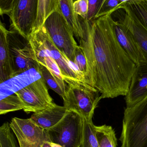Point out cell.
<instances>
[{"label":"cell","mask_w":147,"mask_h":147,"mask_svg":"<svg viewBox=\"0 0 147 147\" xmlns=\"http://www.w3.org/2000/svg\"><path fill=\"white\" fill-rule=\"evenodd\" d=\"M95 126L92 121L84 119L80 147H100L95 134Z\"/></svg>","instance_id":"cell-22"},{"label":"cell","mask_w":147,"mask_h":147,"mask_svg":"<svg viewBox=\"0 0 147 147\" xmlns=\"http://www.w3.org/2000/svg\"><path fill=\"white\" fill-rule=\"evenodd\" d=\"M9 125L20 147H42L45 142L50 141L47 130L37 125L31 118L14 117Z\"/></svg>","instance_id":"cell-8"},{"label":"cell","mask_w":147,"mask_h":147,"mask_svg":"<svg viewBox=\"0 0 147 147\" xmlns=\"http://www.w3.org/2000/svg\"><path fill=\"white\" fill-rule=\"evenodd\" d=\"M7 30L4 24H0V83L14 77L13 62L10 56Z\"/></svg>","instance_id":"cell-16"},{"label":"cell","mask_w":147,"mask_h":147,"mask_svg":"<svg viewBox=\"0 0 147 147\" xmlns=\"http://www.w3.org/2000/svg\"><path fill=\"white\" fill-rule=\"evenodd\" d=\"M40 71L47 86L60 96L64 98L65 95L66 84L64 80L53 74L45 66L40 63Z\"/></svg>","instance_id":"cell-18"},{"label":"cell","mask_w":147,"mask_h":147,"mask_svg":"<svg viewBox=\"0 0 147 147\" xmlns=\"http://www.w3.org/2000/svg\"><path fill=\"white\" fill-rule=\"evenodd\" d=\"M9 123H4L0 127V147H17Z\"/></svg>","instance_id":"cell-24"},{"label":"cell","mask_w":147,"mask_h":147,"mask_svg":"<svg viewBox=\"0 0 147 147\" xmlns=\"http://www.w3.org/2000/svg\"><path fill=\"white\" fill-rule=\"evenodd\" d=\"M64 106L54 103L48 108L33 114L32 121L45 130H48L56 126L68 112Z\"/></svg>","instance_id":"cell-15"},{"label":"cell","mask_w":147,"mask_h":147,"mask_svg":"<svg viewBox=\"0 0 147 147\" xmlns=\"http://www.w3.org/2000/svg\"><path fill=\"white\" fill-rule=\"evenodd\" d=\"M120 1H121V3L123 6V4H125V3H127L130 1L131 0H120Z\"/></svg>","instance_id":"cell-31"},{"label":"cell","mask_w":147,"mask_h":147,"mask_svg":"<svg viewBox=\"0 0 147 147\" xmlns=\"http://www.w3.org/2000/svg\"><path fill=\"white\" fill-rule=\"evenodd\" d=\"M72 1H73V2H75V1H77V0H72Z\"/></svg>","instance_id":"cell-32"},{"label":"cell","mask_w":147,"mask_h":147,"mask_svg":"<svg viewBox=\"0 0 147 147\" xmlns=\"http://www.w3.org/2000/svg\"><path fill=\"white\" fill-rule=\"evenodd\" d=\"M125 13L119 21L126 26L138 44L147 63V30L140 22L125 6L122 8Z\"/></svg>","instance_id":"cell-14"},{"label":"cell","mask_w":147,"mask_h":147,"mask_svg":"<svg viewBox=\"0 0 147 147\" xmlns=\"http://www.w3.org/2000/svg\"><path fill=\"white\" fill-rule=\"evenodd\" d=\"M66 82L64 106L68 111L78 114L87 121H92L95 109L102 99L98 90L81 80L65 78Z\"/></svg>","instance_id":"cell-2"},{"label":"cell","mask_w":147,"mask_h":147,"mask_svg":"<svg viewBox=\"0 0 147 147\" xmlns=\"http://www.w3.org/2000/svg\"><path fill=\"white\" fill-rule=\"evenodd\" d=\"M110 21L117 40L130 59L136 65L145 62V58L139 45L126 26L119 21H115L111 14Z\"/></svg>","instance_id":"cell-11"},{"label":"cell","mask_w":147,"mask_h":147,"mask_svg":"<svg viewBox=\"0 0 147 147\" xmlns=\"http://www.w3.org/2000/svg\"><path fill=\"white\" fill-rule=\"evenodd\" d=\"M89 10L85 20L91 21L97 19V16L101 8L103 0H88Z\"/></svg>","instance_id":"cell-27"},{"label":"cell","mask_w":147,"mask_h":147,"mask_svg":"<svg viewBox=\"0 0 147 147\" xmlns=\"http://www.w3.org/2000/svg\"><path fill=\"white\" fill-rule=\"evenodd\" d=\"M95 134L100 147H117L114 130L108 125L95 126Z\"/></svg>","instance_id":"cell-20"},{"label":"cell","mask_w":147,"mask_h":147,"mask_svg":"<svg viewBox=\"0 0 147 147\" xmlns=\"http://www.w3.org/2000/svg\"><path fill=\"white\" fill-rule=\"evenodd\" d=\"M147 95V63L136 65L132 76L129 90L125 97L127 107L130 108Z\"/></svg>","instance_id":"cell-12"},{"label":"cell","mask_w":147,"mask_h":147,"mask_svg":"<svg viewBox=\"0 0 147 147\" xmlns=\"http://www.w3.org/2000/svg\"><path fill=\"white\" fill-rule=\"evenodd\" d=\"M42 147H62L60 145L53 143L50 141H45L43 144Z\"/></svg>","instance_id":"cell-30"},{"label":"cell","mask_w":147,"mask_h":147,"mask_svg":"<svg viewBox=\"0 0 147 147\" xmlns=\"http://www.w3.org/2000/svg\"><path fill=\"white\" fill-rule=\"evenodd\" d=\"M123 6L128 8L147 30V0H131Z\"/></svg>","instance_id":"cell-21"},{"label":"cell","mask_w":147,"mask_h":147,"mask_svg":"<svg viewBox=\"0 0 147 147\" xmlns=\"http://www.w3.org/2000/svg\"><path fill=\"white\" fill-rule=\"evenodd\" d=\"M110 15L91 21L79 16L84 32L79 46L87 63L83 81L97 89L102 98L126 96L136 66L117 40Z\"/></svg>","instance_id":"cell-1"},{"label":"cell","mask_w":147,"mask_h":147,"mask_svg":"<svg viewBox=\"0 0 147 147\" xmlns=\"http://www.w3.org/2000/svg\"><path fill=\"white\" fill-rule=\"evenodd\" d=\"M74 11L77 14L85 20L89 10L88 0H77L73 2Z\"/></svg>","instance_id":"cell-28"},{"label":"cell","mask_w":147,"mask_h":147,"mask_svg":"<svg viewBox=\"0 0 147 147\" xmlns=\"http://www.w3.org/2000/svg\"><path fill=\"white\" fill-rule=\"evenodd\" d=\"M43 26L56 47L74 64L75 49L78 45L72 30L60 10L49 16Z\"/></svg>","instance_id":"cell-3"},{"label":"cell","mask_w":147,"mask_h":147,"mask_svg":"<svg viewBox=\"0 0 147 147\" xmlns=\"http://www.w3.org/2000/svg\"><path fill=\"white\" fill-rule=\"evenodd\" d=\"M122 4L120 0H103L101 8L97 16V19L112 13L121 9Z\"/></svg>","instance_id":"cell-25"},{"label":"cell","mask_w":147,"mask_h":147,"mask_svg":"<svg viewBox=\"0 0 147 147\" xmlns=\"http://www.w3.org/2000/svg\"><path fill=\"white\" fill-rule=\"evenodd\" d=\"M39 0H17L9 16L10 30L28 38L34 32L38 16Z\"/></svg>","instance_id":"cell-7"},{"label":"cell","mask_w":147,"mask_h":147,"mask_svg":"<svg viewBox=\"0 0 147 147\" xmlns=\"http://www.w3.org/2000/svg\"><path fill=\"white\" fill-rule=\"evenodd\" d=\"M41 77L39 68H33L0 83V100L15 94Z\"/></svg>","instance_id":"cell-13"},{"label":"cell","mask_w":147,"mask_h":147,"mask_svg":"<svg viewBox=\"0 0 147 147\" xmlns=\"http://www.w3.org/2000/svg\"><path fill=\"white\" fill-rule=\"evenodd\" d=\"M79 71L83 77L86 74L87 70V60L83 51L79 46L78 45L75 51V63Z\"/></svg>","instance_id":"cell-26"},{"label":"cell","mask_w":147,"mask_h":147,"mask_svg":"<svg viewBox=\"0 0 147 147\" xmlns=\"http://www.w3.org/2000/svg\"><path fill=\"white\" fill-rule=\"evenodd\" d=\"M48 50L50 55L56 62L64 78L83 80V76L77 67L64 55L51 40L45 28L42 26L35 32Z\"/></svg>","instance_id":"cell-10"},{"label":"cell","mask_w":147,"mask_h":147,"mask_svg":"<svg viewBox=\"0 0 147 147\" xmlns=\"http://www.w3.org/2000/svg\"><path fill=\"white\" fill-rule=\"evenodd\" d=\"M59 0H39L38 16L35 32L43 26L46 19L52 13L59 10Z\"/></svg>","instance_id":"cell-19"},{"label":"cell","mask_w":147,"mask_h":147,"mask_svg":"<svg viewBox=\"0 0 147 147\" xmlns=\"http://www.w3.org/2000/svg\"><path fill=\"white\" fill-rule=\"evenodd\" d=\"M60 11L64 16L78 40L82 38L84 32L79 16L76 14L73 7L72 0H59Z\"/></svg>","instance_id":"cell-17"},{"label":"cell","mask_w":147,"mask_h":147,"mask_svg":"<svg viewBox=\"0 0 147 147\" xmlns=\"http://www.w3.org/2000/svg\"><path fill=\"white\" fill-rule=\"evenodd\" d=\"M7 40L13 62L14 77L33 68H39V63L28 38L16 31L8 30Z\"/></svg>","instance_id":"cell-4"},{"label":"cell","mask_w":147,"mask_h":147,"mask_svg":"<svg viewBox=\"0 0 147 147\" xmlns=\"http://www.w3.org/2000/svg\"><path fill=\"white\" fill-rule=\"evenodd\" d=\"M15 94L22 101L24 105L23 111L27 114L39 112L54 103L42 77Z\"/></svg>","instance_id":"cell-9"},{"label":"cell","mask_w":147,"mask_h":147,"mask_svg":"<svg viewBox=\"0 0 147 147\" xmlns=\"http://www.w3.org/2000/svg\"><path fill=\"white\" fill-rule=\"evenodd\" d=\"M24 105L20 98L15 94L0 100V115L23 110Z\"/></svg>","instance_id":"cell-23"},{"label":"cell","mask_w":147,"mask_h":147,"mask_svg":"<svg viewBox=\"0 0 147 147\" xmlns=\"http://www.w3.org/2000/svg\"><path fill=\"white\" fill-rule=\"evenodd\" d=\"M121 147H147V116L125 109Z\"/></svg>","instance_id":"cell-6"},{"label":"cell","mask_w":147,"mask_h":147,"mask_svg":"<svg viewBox=\"0 0 147 147\" xmlns=\"http://www.w3.org/2000/svg\"><path fill=\"white\" fill-rule=\"evenodd\" d=\"M17 0H0V14L9 15L10 13Z\"/></svg>","instance_id":"cell-29"},{"label":"cell","mask_w":147,"mask_h":147,"mask_svg":"<svg viewBox=\"0 0 147 147\" xmlns=\"http://www.w3.org/2000/svg\"><path fill=\"white\" fill-rule=\"evenodd\" d=\"M84 119L72 111H68L56 126L47 130L50 142L62 147H80Z\"/></svg>","instance_id":"cell-5"}]
</instances>
